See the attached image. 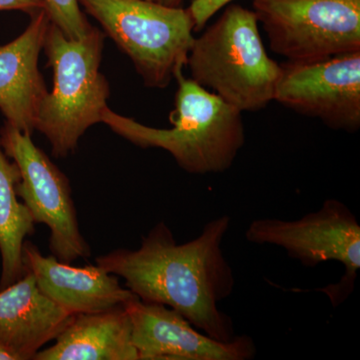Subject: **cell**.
Masks as SVG:
<instances>
[{
    "instance_id": "cell-1",
    "label": "cell",
    "mask_w": 360,
    "mask_h": 360,
    "mask_svg": "<svg viewBox=\"0 0 360 360\" xmlns=\"http://www.w3.org/2000/svg\"><path fill=\"white\" fill-rule=\"evenodd\" d=\"M231 219L210 220L198 238L177 243L172 229L158 222L139 250H116L96 264L122 277L125 288L142 302L176 310L198 330L219 341L236 338L233 322L219 309L236 288V277L222 243Z\"/></svg>"
},
{
    "instance_id": "cell-2",
    "label": "cell",
    "mask_w": 360,
    "mask_h": 360,
    "mask_svg": "<svg viewBox=\"0 0 360 360\" xmlns=\"http://www.w3.org/2000/svg\"><path fill=\"white\" fill-rule=\"evenodd\" d=\"M177 91L170 129H155L106 108L101 122L141 148L167 151L191 174H221L232 167L245 143L243 112L184 75H175Z\"/></svg>"
},
{
    "instance_id": "cell-3",
    "label": "cell",
    "mask_w": 360,
    "mask_h": 360,
    "mask_svg": "<svg viewBox=\"0 0 360 360\" xmlns=\"http://www.w3.org/2000/svg\"><path fill=\"white\" fill-rule=\"evenodd\" d=\"M191 79L241 112L264 110L274 99L281 65L269 58L255 11L229 4L194 37L187 58Z\"/></svg>"
},
{
    "instance_id": "cell-4",
    "label": "cell",
    "mask_w": 360,
    "mask_h": 360,
    "mask_svg": "<svg viewBox=\"0 0 360 360\" xmlns=\"http://www.w3.org/2000/svg\"><path fill=\"white\" fill-rule=\"evenodd\" d=\"M104 33L92 26L80 39H70L51 22L44 51L53 70V89L45 96L35 130L46 137L52 155L68 158L89 127L101 122L110 94L101 72Z\"/></svg>"
},
{
    "instance_id": "cell-5",
    "label": "cell",
    "mask_w": 360,
    "mask_h": 360,
    "mask_svg": "<svg viewBox=\"0 0 360 360\" xmlns=\"http://www.w3.org/2000/svg\"><path fill=\"white\" fill-rule=\"evenodd\" d=\"M134 63L144 84L163 89L184 70L193 44L187 9L148 0H79Z\"/></svg>"
},
{
    "instance_id": "cell-6",
    "label": "cell",
    "mask_w": 360,
    "mask_h": 360,
    "mask_svg": "<svg viewBox=\"0 0 360 360\" xmlns=\"http://www.w3.org/2000/svg\"><path fill=\"white\" fill-rule=\"evenodd\" d=\"M245 238L253 245L278 246L309 269L328 262L342 264L345 274L340 281L319 290L333 307L342 304L354 292L360 269V225L341 201L329 198L319 210L298 219L252 220Z\"/></svg>"
},
{
    "instance_id": "cell-7",
    "label": "cell",
    "mask_w": 360,
    "mask_h": 360,
    "mask_svg": "<svg viewBox=\"0 0 360 360\" xmlns=\"http://www.w3.org/2000/svg\"><path fill=\"white\" fill-rule=\"evenodd\" d=\"M270 49L291 63L360 51V0H253Z\"/></svg>"
},
{
    "instance_id": "cell-8",
    "label": "cell",
    "mask_w": 360,
    "mask_h": 360,
    "mask_svg": "<svg viewBox=\"0 0 360 360\" xmlns=\"http://www.w3.org/2000/svg\"><path fill=\"white\" fill-rule=\"evenodd\" d=\"M0 146L20 169V180L16 186L18 198L35 224L49 227L52 255L65 264L89 257L91 252L79 231L68 177L33 143L32 134L7 122L0 129Z\"/></svg>"
},
{
    "instance_id": "cell-9",
    "label": "cell",
    "mask_w": 360,
    "mask_h": 360,
    "mask_svg": "<svg viewBox=\"0 0 360 360\" xmlns=\"http://www.w3.org/2000/svg\"><path fill=\"white\" fill-rule=\"evenodd\" d=\"M281 65L274 101L319 118L326 127L354 134L360 129V51Z\"/></svg>"
},
{
    "instance_id": "cell-10",
    "label": "cell",
    "mask_w": 360,
    "mask_h": 360,
    "mask_svg": "<svg viewBox=\"0 0 360 360\" xmlns=\"http://www.w3.org/2000/svg\"><path fill=\"white\" fill-rule=\"evenodd\" d=\"M124 307L139 360H248L257 354L250 336L214 340L167 305L142 302L135 296Z\"/></svg>"
},
{
    "instance_id": "cell-11",
    "label": "cell",
    "mask_w": 360,
    "mask_h": 360,
    "mask_svg": "<svg viewBox=\"0 0 360 360\" xmlns=\"http://www.w3.org/2000/svg\"><path fill=\"white\" fill-rule=\"evenodd\" d=\"M51 22L41 9L30 16L20 37L0 44V112L6 122L25 134L34 131L40 106L49 94L39 60Z\"/></svg>"
},
{
    "instance_id": "cell-12",
    "label": "cell",
    "mask_w": 360,
    "mask_h": 360,
    "mask_svg": "<svg viewBox=\"0 0 360 360\" xmlns=\"http://www.w3.org/2000/svg\"><path fill=\"white\" fill-rule=\"evenodd\" d=\"M22 260L25 271L34 277L39 290L72 314L113 309L135 297L120 285L118 276L99 265L77 267L53 255L44 257L32 241L25 240L23 245Z\"/></svg>"
},
{
    "instance_id": "cell-13",
    "label": "cell",
    "mask_w": 360,
    "mask_h": 360,
    "mask_svg": "<svg viewBox=\"0 0 360 360\" xmlns=\"http://www.w3.org/2000/svg\"><path fill=\"white\" fill-rule=\"evenodd\" d=\"M73 315L45 296L32 274L25 271L16 283L0 290V347L16 360L34 359Z\"/></svg>"
},
{
    "instance_id": "cell-14",
    "label": "cell",
    "mask_w": 360,
    "mask_h": 360,
    "mask_svg": "<svg viewBox=\"0 0 360 360\" xmlns=\"http://www.w3.org/2000/svg\"><path fill=\"white\" fill-rule=\"evenodd\" d=\"M34 360H139L124 305L73 315L56 343Z\"/></svg>"
},
{
    "instance_id": "cell-15",
    "label": "cell",
    "mask_w": 360,
    "mask_h": 360,
    "mask_svg": "<svg viewBox=\"0 0 360 360\" xmlns=\"http://www.w3.org/2000/svg\"><path fill=\"white\" fill-rule=\"evenodd\" d=\"M20 180L18 165L7 158L0 146V290L16 283L25 274L23 245L34 232V220L16 193Z\"/></svg>"
},
{
    "instance_id": "cell-16",
    "label": "cell",
    "mask_w": 360,
    "mask_h": 360,
    "mask_svg": "<svg viewBox=\"0 0 360 360\" xmlns=\"http://www.w3.org/2000/svg\"><path fill=\"white\" fill-rule=\"evenodd\" d=\"M42 1L51 22L58 26L68 39H82L92 27L82 11L79 0H42Z\"/></svg>"
},
{
    "instance_id": "cell-17",
    "label": "cell",
    "mask_w": 360,
    "mask_h": 360,
    "mask_svg": "<svg viewBox=\"0 0 360 360\" xmlns=\"http://www.w3.org/2000/svg\"><path fill=\"white\" fill-rule=\"evenodd\" d=\"M233 0H193L187 11L193 22L194 32H200L212 16Z\"/></svg>"
},
{
    "instance_id": "cell-18",
    "label": "cell",
    "mask_w": 360,
    "mask_h": 360,
    "mask_svg": "<svg viewBox=\"0 0 360 360\" xmlns=\"http://www.w3.org/2000/svg\"><path fill=\"white\" fill-rule=\"evenodd\" d=\"M45 9L42 0H0V11H22L32 16Z\"/></svg>"
},
{
    "instance_id": "cell-19",
    "label": "cell",
    "mask_w": 360,
    "mask_h": 360,
    "mask_svg": "<svg viewBox=\"0 0 360 360\" xmlns=\"http://www.w3.org/2000/svg\"><path fill=\"white\" fill-rule=\"evenodd\" d=\"M0 360H16L11 352H7L4 347H0Z\"/></svg>"
},
{
    "instance_id": "cell-20",
    "label": "cell",
    "mask_w": 360,
    "mask_h": 360,
    "mask_svg": "<svg viewBox=\"0 0 360 360\" xmlns=\"http://www.w3.org/2000/svg\"><path fill=\"white\" fill-rule=\"evenodd\" d=\"M182 1H184V0H161V4H165V6H168L177 7L180 6Z\"/></svg>"
},
{
    "instance_id": "cell-21",
    "label": "cell",
    "mask_w": 360,
    "mask_h": 360,
    "mask_svg": "<svg viewBox=\"0 0 360 360\" xmlns=\"http://www.w3.org/2000/svg\"><path fill=\"white\" fill-rule=\"evenodd\" d=\"M148 1L161 2V0H148Z\"/></svg>"
}]
</instances>
